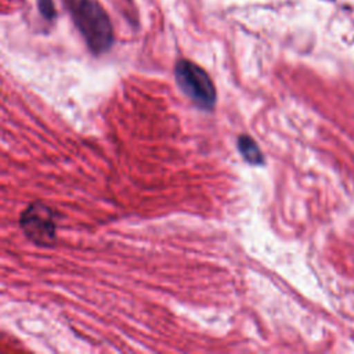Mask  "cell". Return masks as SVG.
<instances>
[{"label": "cell", "instance_id": "3957f363", "mask_svg": "<svg viewBox=\"0 0 354 354\" xmlns=\"http://www.w3.org/2000/svg\"><path fill=\"white\" fill-rule=\"evenodd\" d=\"M21 228L37 245L48 246L55 241L54 213L46 205L36 202L21 214Z\"/></svg>", "mask_w": 354, "mask_h": 354}, {"label": "cell", "instance_id": "7a4b0ae2", "mask_svg": "<svg viewBox=\"0 0 354 354\" xmlns=\"http://www.w3.org/2000/svg\"><path fill=\"white\" fill-rule=\"evenodd\" d=\"M176 80L180 88L201 108H213L216 90L209 75L196 64L180 59L174 68Z\"/></svg>", "mask_w": 354, "mask_h": 354}, {"label": "cell", "instance_id": "5b68a950", "mask_svg": "<svg viewBox=\"0 0 354 354\" xmlns=\"http://www.w3.org/2000/svg\"><path fill=\"white\" fill-rule=\"evenodd\" d=\"M36 3L43 18H46L47 21H53L55 18L57 10L54 7L53 0H36Z\"/></svg>", "mask_w": 354, "mask_h": 354}, {"label": "cell", "instance_id": "277c9868", "mask_svg": "<svg viewBox=\"0 0 354 354\" xmlns=\"http://www.w3.org/2000/svg\"><path fill=\"white\" fill-rule=\"evenodd\" d=\"M238 148L242 153V156L252 165H260L263 162L261 151L256 145V142L248 137V136H241L238 140Z\"/></svg>", "mask_w": 354, "mask_h": 354}, {"label": "cell", "instance_id": "6da1fadb", "mask_svg": "<svg viewBox=\"0 0 354 354\" xmlns=\"http://www.w3.org/2000/svg\"><path fill=\"white\" fill-rule=\"evenodd\" d=\"M71 17L94 54L108 51L113 43L109 15L97 0H65Z\"/></svg>", "mask_w": 354, "mask_h": 354}]
</instances>
